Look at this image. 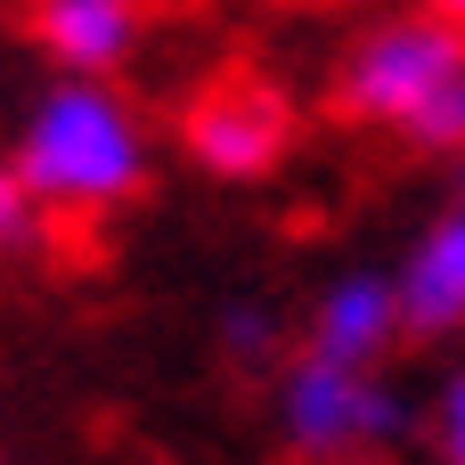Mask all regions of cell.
I'll list each match as a JSON object with an SVG mask.
<instances>
[{
    "instance_id": "6da1fadb",
    "label": "cell",
    "mask_w": 465,
    "mask_h": 465,
    "mask_svg": "<svg viewBox=\"0 0 465 465\" xmlns=\"http://www.w3.org/2000/svg\"><path fill=\"white\" fill-rule=\"evenodd\" d=\"M16 180L41 213H114L147 188V123L114 82H49L16 131Z\"/></svg>"
},
{
    "instance_id": "7a4b0ae2",
    "label": "cell",
    "mask_w": 465,
    "mask_h": 465,
    "mask_svg": "<svg viewBox=\"0 0 465 465\" xmlns=\"http://www.w3.org/2000/svg\"><path fill=\"white\" fill-rule=\"evenodd\" d=\"M458 82H465V33L441 25V16H425V8H409V16L368 25V33L343 49V65H335V106H343L351 123H376V131L417 139V123H425Z\"/></svg>"
},
{
    "instance_id": "3957f363",
    "label": "cell",
    "mask_w": 465,
    "mask_h": 465,
    "mask_svg": "<svg viewBox=\"0 0 465 465\" xmlns=\"http://www.w3.org/2000/svg\"><path fill=\"white\" fill-rule=\"evenodd\" d=\"M409 392L384 368H335V360H294L278 384V425L294 441V458L343 465L368 450H392L409 433Z\"/></svg>"
},
{
    "instance_id": "277c9868",
    "label": "cell",
    "mask_w": 465,
    "mask_h": 465,
    "mask_svg": "<svg viewBox=\"0 0 465 465\" xmlns=\"http://www.w3.org/2000/svg\"><path fill=\"white\" fill-rule=\"evenodd\" d=\"M180 147L213 172V180H270L294 147V106L262 82V74H221L188 98L180 114Z\"/></svg>"
},
{
    "instance_id": "5b68a950",
    "label": "cell",
    "mask_w": 465,
    "mask_h": 465,
    "mask_svg": "<svg viewBox=\"0 0 465 465\" xmlns=\"http://www.w3.org/2000/svg\"><path fill=\"white\" fill-rule=\"evenodd\" d=\"M401 286L392 270H343L319 286L311 327H302V360H335V368H384L401 343Z\"/></svg>"
},
{
    "instance_id": "8992f818",
    "label": "cell",
    "mask_w": 465,
    "mask_h": 465,
    "mask_svg": "<svg viewBox=\"0 0 465 465\" xmlns=\"http://www.w3.org/2000/svg\"><path fill=\"white\" fill-rule=\"evenodd\" d=\"M392 286H401V327L409 335H458L465 327V172H458V196L417 229Z\"/></svg>"
},
{
    "instance_id": "52a82bcc",
    "label": "cell",
    "mask_w": 465,
    "mask_h": 465,
    "mask_svg": "<svg viewBox=\"0 0 465 465\" xmlns=\"http://www.w3.org/2000/svg\"><path fill=\"white\" fill-rule=\"evenodd\" d=\"M139 25H147L139 0H33V41L82 82H106L114 65H131Z\"/></svg>"
},
{
    "instance_id": "ba28073f",
    "label": "cell",
    "mask_w": 465,
    "mask_h": 465,
    "mask_svg": "<svg viewBox=\"0 0 465 465\" xmlns=\"http://www.w3.org/2000/svg\"><path fill=\"white\" fill-rule=\"evenodd\" d=\"M278 343H286V319H278L270 302H229V311H221V351H229V360L270 368Z\"/></svg>"
},
{
    "instance_id": "9c48e42d",
    "label": "cell",
    "mask_w": 465,
    "mask_h": 465,
    "mask_svg": "<svg viewBox=\"0 0 465 465\" xmlns=\"http://www.w3.org/2000/svg\"><path fill=\"white\" fill-rule=\"evenodd\" d=\"M33 237H41V204H33V188L16 180V163H0V253L33 245Z\"/></svg>"
},
{
    "instance_id": "30bf717a",
    "label": "cell",
    "mask_w": 465,
    "mask_h": 465,
    "mask_svg": "<svg viewBox=\"0 0 465 465\" xmlns=\"http://www.w3.org/2000/svg\"><path fill=\"white\" fill-rule=\"evenodd\" d=\"M433 450H441V465H465V368L433 392Z\"/></svg>"
},
{
    "instance_id": "8fae6325",
    "label": "cell",
    "mask_w": 465,
    "mask_h": 465,
    "mask_svg": "<svg viewBox=\"0 0 465 465\" xmlns=\"http://www.w3.org/2000/svg\"><path fill=\"white\" fill-rule=\"evenodd\" d=\"M417 147H441V155H465V82L417 123Z\"/></svg>"
},
{
    "instance_id": "7c38bea8",
    "label": "cell",
    "mask_w": 465,
    "mask_h": 465,
    "mask_svg": "<svg viewBox=\"0 0 465 465\" xmlns=\"http://www.w3.org/2000/svg\"><path fill=\"white\" fill-rule=\"evenodd\" d=\"M417 8H425V16H441V25H458V33H465V0H417Z\"/></svg>"
}]
</instances>
